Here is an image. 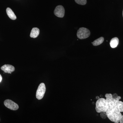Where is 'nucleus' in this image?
I'll use <instances>...</instances> for the list:
<instances>
[{
  "label": "nucleus",
  "instance_id": "obj_2",
  "mask_svg": "<svg viewBox=\"0 0 123 123\" xmlns=\"http://www.w3.org/2000/svg\"><path fill=\"white\" fill-rule=\"evenodd\" d=\"M108 108V103L106 99L103 98L98 99L96 103L95 110L98 113L106 112Z\"/></svg>",
  "mask_w": 123,
  "mask_h": 123
},
{
  "label": "nucleus",
  "instance_id": "obj_20",
  "mask_svg": "<svg viewBox=\"0 0 123 123\" xmlns=\"http://www.w3.org/2000/svg\"></svg>",
  "mask_w": 123,
  "mask_h": 123
},
{
  "label": "nucleus",
  "instance_id": "obj_14",
  "mask_svg": "<svg viewBox=\"0 0 123 123\" xmlns=\"http://www.w3.org/2000/svg\"><path fill=\"white\" fill-rule=\"evenodd\" d=\"M75 1L78 4L82 5H86V0H75Z\"/></svg>",
  "mask_w": 123,
  "mask_h": 123
},
{
  "label": "nucleus",
  "instance_id": "obj_10",
  "mask_svg": "<svg viewBox=\"0 0 123 123\" xmlns=\"http://www.w3.org/2000/svg\"><path fill=\"white\" fill-rule=\"evenodd\" d=\"M39 29L36 27L32 29L31 31L30 37L33 38H36L38 37L39 34Z\"/></svg>",
  "mask_w": 123,
  "mask_h": 123
},
{
  "label": "nucleus",
  "instance_id": "obj_16",
  "mask_svg": "<svg viewBox=\"0 0 123 123\" xmlns=\"http://www.w3.org/2000/svg\"><path fill=\"white\" fill-rule=\"evenodd\" d=\"M112 97H113V98H117V97H118V95L116 93L112 94Z\"/></svg>",
  "mask_w": 123,
  "mask_h": 123
},
{
  "label": "nucleus",
  "instance_id": "obj_11",
  "mask_svg": "<svg viewBox=\"0 0 123 123\" xmlns=\"http://www.w3.org/2000/svg\"><path fill=\"white\" fill-rule=\"evenodd\" d=\"M119 40L117 37H114L112 38L110 43V46L112 48H116L119 44Z\"/></svg>",
  "mask_w": 123,
  "mask_h": 123
},
{
  "label": "nucleus",
  "instance_id": "obj_18",
  "mask_svg": "<svg viewBox=\"0 0 123 123\" xmlns=\"http://www.w3.org/2000/svg\"><path fill=\"white\" fill-rule=\"evenodd\" d=\"M2 80V77L1 76V75H0V82H1V80Z\"/></svg>",
  "mask_w": 123,
  "mask_h": 123
},
{
  "label": "nucleus",
  "instance_id": "obj_4",
  "mask_svg": "<svg viewBox=\"0 0 123 123\" xmlns=\"http://www.w3.org/2000/svg\"><path fill=\"white\" fill-rule=\"evenodd\" d=\"M90 35V31L88 29L85 27L79 28L77 33V36L79 39L86 38Z\"/></svg>",
  "mask_w": 123,
  "mask_h": 123
},
{
  "label": "nucleus",
  "instance_id": "obj_12",
  "mask_svg": "<svg viewBox=\"0 0 123 123\" xmlns=\"http://www.w3.org/2000/svg\"><path fill=\"white\" fill-rule=\"evenodd\" d=\"M104 41V38L103 37H101L98 39L95 40L93 42H92V43L94 46H98L102 44Z\"/></svg>",
  "mask_w": 123,
  "mask_h": 123
},
{
  "label": "nucleus",
  "instance_id": "obj_6",
  "mask_svg": "<svg viewBox=\"0 0 123 123\" xmlns=\"http://www.w3.org/2000/svg\"><path fill=\"white\" fill-rule=\"evenodd\" d=\"M5 105L9 109L13 111L18 109V106L17 104L10 99H6L4 101Z\"/></svg>",
  "mask_w": 123,
  "mask_h": 123
},
{
  "label": "nucleus",
  "instance_id": "obj_5",
  "mask_svg": "<svg viewBox=\"0 0 123 123\" xmlns=\"http://www.w3.org/2000/svg\"><path fill=\"white\" fill-rule=\"evenodd\" d=\"M46 91V86L44 83H41L38 87L36 93V97L37 99L40 100L44 97Z\"/></svg>",
  "mask_w": 123,
  "mask_h": 123
},
{
  "label": "nucleus",
  "instance_id": "obj_17",
  "mask_svg": "<svg viewBox=\"0 0 123 123\" xmlns=\"http://www.w3.org/2000/svg\"><path fill=\"white\" fill-rule=\"evenodd\" d=\"M119 123H123V115H122V118L121 119H120V121H119Z\"/></svg>",
  "mask_w": 123,
  "mask_h": 123
},
{
  "label": "nucleus",
  "instance_id": "obj_3",
  "mask_svg": "<svg viewBox=\"0 0 123 123\" xmlns=\"http://www.w3.org/2000/svg\"><path fill=\"white\" fill-rule=\"evenodd\" d=\"M105 97L108 103L107 110L106 111H110L114 108L116 105L117 102L121 98V97L118 96L116 98H114L112 97V94L111 93L106 94Z\"/></svg>",
  "mask_w": 123,
  "mask_h": 123
},
{
  "label": "nucleus",
  "instance_id": "obj_7",
  "mask_svg": "<svg viewBox=\"0 0 123 123\" xmlns=\"http://www.w3.org/2000/svg\"><path fill=\"white\" fill-rule=\"evenodd\" d=\"M54 14L58 17L63 18L65 14V9L62 6H56L54 11Z\"/></svg>",
  "mask_w": 123,
  "mask_h": 123
},
{
  "label": "nucleus",
  "instance_id": "obj_15",
  "mask_svg": "<svg viewBox=\"0 0 123 123\" xmlns=\"http://www.w3.org/2000/svg\"><path fill=\"white\" fill-rule=\"evenodd\" d=\"M100 117L103 119H105L107 118V115L106 112H100Z\"/></svg>",
  "mask_w": 123,
  "mask_h": 123
},
{
  "label": "nucleus",
  "instance_id": "obj_13",
  "mask_svg": "<svg viewBox=\"0 0 123 123\" xmlns=\"http://www.w3.org/2000/svg\"><path fill=\"white\" fill-rule=\"evenodd\" d=\"M116 107L120 112H123V102L120 101H118L116 104Z\"/></svg>",
  "mask_w": 123,
  "mask_h": 123
},
{
  "label": "nucleus",
  "instance_id": "obj_9",
  "mask_svg": "<svg viewBox=\"0 0 123 123\" xmlns=\"http://www.w3.org/2000/svg\"><path fill=\"white\" fill-rule=\"evenodd\" d=\"M6 12L9 17L11 20H15L17 19L16 15L14 14L13 11L10 8H7L6 9Z\"/></svg>",
  "mask_w": 123,
  "mask_h": 123
},
{
  "label": "nucleus",
  "instance_id": "obj_19",
  "mask_svg": "<svg viewBox=\"0 0 123 123\" xmlns=\"http://www.w3.org/2000/svg\"><path fill=\"white\" fill-rule=\"evenodd\" d=\"M96 99H99V97H98V96H97V97H96Z\"/></svg>",
  "mask_w": 123,
  "mask_h": 123
},
{
  "label": "nucleus",
  "instance_id": "obj_8",
  "mask_svg": "<svg viewBox=\"0 0 123 123\" xmlns=\"http://www.w3.org/2000/svg\"><path fill=\"white\" fill-rule=\"evenodd\" d=\"M1 70L4 71L5 73L11 74L15 70V68L12 65H5L1 68Z\"/></svg>",
  "mask_w": 123,
  "mask_h": 123
},
{
  "label": "nucleus",
  "instance_id": "obj_1",
  "mask_svg": "<svg viewBox=\"0 0 123 123\" xmlns=\"http://www.w3.org/2000/svg\"><path fill=\"white\" fill-rule=\"evenodd\" d=\"M106 113L107 115V118L111 121L114 123H119L122 118V115L121 112L116 107V105L112 110L106 111Z\"/></svg>",
  "mask_w": 123,
  "mask_h": 123
}]
</instances>
